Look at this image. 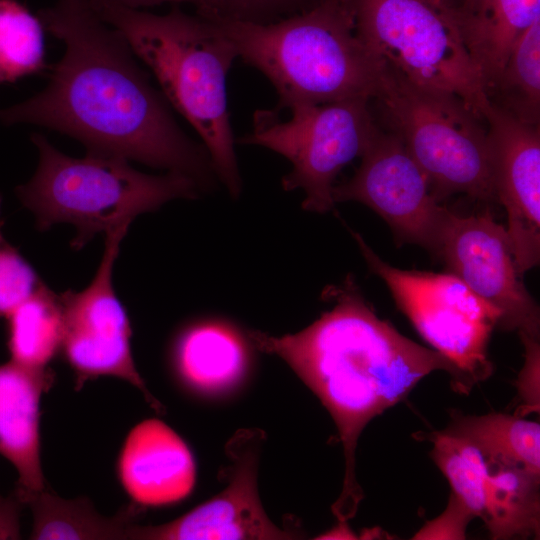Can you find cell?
<instances>
[{
  "label": "cell",
  "mask_w": 540,
  "mask_h": 540,
  "mask_svg": "<svg viewBox=\"0 0 540 540\" xmlns=\"http://www.w3.org/2000/svg\"><path fill=\"white\" fill-rule=\"evenodd\" d=\"M65 51L35 96L0 109L3 124H34L109 154L186 175L202 190L218 179L203 144L187 136L122 34L89 0H55L38 11Z\"/></svg>",
  "instance_id": "6da1fadb"
},
{
  "label": "cell",
  "mask_w": 540,
  "mask_h": 540,
  "mask_svg": "<svg viewBox=\"0 0 540 540\" xmlns=\"http://www.w3.org/2000/svg\"><path fill=\"white\" fill-rule=\"evenodd\" d=\"M333 301L311 325L281 337L252 331L261 351L282 358L315 393L332 416L343 445L342 492L332 506L340 522L353 518L363 498L355 474V452L365 426L405 399L417 383L436 370L458 373L439 352L399 333L380 319L353 277L323 292Z\"/></svg>",
  "instance_id": "7a4b0ae2"
},
{
  "label": "cell",
  "mask_w": 540,
  "mask_h": 540,
  "mask_svg": "<svg viewBox=\"0 0 540 540\" xmlns=\"http://www.w3.org/2000/svg\"><path fill=\"white\" fill-rule=\"evenodd\" d=\"M117 29L133 53L153 73L162 94L196 130L217 178L236 198L241 177L227 106L226 79L236 49L215 22L173 7L164 15L108 0H89Z\"/></svg>",
  "instance_id": "3957f363"
},
{
  "label": "cell",
  "mask_w": 540,
  "mask_h": 540,
  "mask_svg": "<svg viewBox=\"0 0 540 540\" xmlns=\"http://www.w3.org/2000/svg\"><path fill=\"white\" fill-rule=\"evenodd\" d=\"M211 20L234 45L238 58L272 83L278 95L276 111L371 100L379 89L384 65L358 38L346 0H320L271 23Z\"/></svg>",
  "instance_id": "277c9868"
},
{
  "label": "cell",
  "mask_w": 540,
  "mask_h": 540,
  "mask_svg": "<svg viewBox=\"0 0 540 540\" xmlns=\"http://www.w3.org/2000/svg\"><path fill=\"white\" fill-rule=\"evenodd\" d=\"M39 163L33 177L16 189L22 204L35 216L39 230L56 223L73 225L75 249L98 233L130 226L138 215L177 199H193L202 190L192 178L174 172L150 175L129 160L88 152L74 158L57 150L41 134H33Z\"/></svg>",
  "instance_id": "5b68a950"
},
{
  "label": "cell",
  "mask_w": 540,
  "mask_h": 540,
  "mask_svg": "<svg viewBox=\"0 0 540 540\" xmlns=\"http://www.w3.org/2000/svg\"><path fill=\"white\" fill-rule=\"evenodd\" d=\"M370 103L376 123L401 141L437 201L464 194L496 202L487 124L463 99L416 86L384 66Z\"/></svg>",
  "instance_id": "8992f818"
},
{
  "label": "cell",
  "mask_w": 540,
  "mask_h": 540,
  "mask_svg": "<svg viewBox=\"0 0 540 540\" xmlns=\"http://www.w3.org/2000/svg\"><path fill=\"white\" fill-rule=\"evenodd\" d=\"M364 46L410 83L454 94L483 117L479 74L441 0H346ZM484 118V117H483Z\"/></svg>",
  "instance_id": "52a82bcc"
},
{
  "label": "cell",
  "mask_w": 540,
  "mask_h": 540,
  "mask_svg": "<svg viewBox=\"0 0 540 540\" xmlns=\"http://www.w3.org/2000/svg\"><path fill=\"white\" fill-rule=\"evenodd\" d=\"M351 233L367 265L384 281L398 309L421 337L455 367V391L469 393L488 379L493 371L488 346L500 323V311L454 274L396 268L383 261L359 233Z\"/></svg>",
  "instance_id": "ba28073f"
},
{
  "label": "cell",
  "mask_w": 540,
  "mask_h": 540,
  "mask_svg": "<svg viewBox=\"0 0 540 540\" xmlns=\"http://www.w3.org/2000/svg\"><path fill=\"white\" fill-rule=\"evenodd\" d=\"M282 120L274 110H258L253 129L240 142L268 148L285 158L291 171L282 178L286 191L302 189V208L325 213L335 204L334 181L340 171L361 157L378 124L369 99H348L297 106Z\"/></svg>",
  "instance_id": "9c48e42d"
},
{
  "label": "cell",
  "mask_w": 540,
  "mask_h": 540,
  "mask_svg": "<svg viewBox=\"0 0 540 540\" xmlns=\"http://www.w3.org/2000/svg\"><path fill=\"white\" fill-rule=\"evenodd\" d=\"M129 226L106 235L105 249L92 281L80 291L59 294L63 314L61 353L75 376V387L99 377H114L136 387L157 412L163 405L139 374L131 351L132 330L113 286V268Z\"/></svg>",
  "instance_id": "30bf717a"
},
{
  "label": "cell",
  "mask_w": 540,
  "mask_h": 540,
  "mask_svg": "<svg viewBox=\"0 0 540 540\" xmlns=\"http://www.w3.org/2000/svg\"><path fill=\"white\" fill-rule=\"evenodd\" d=\"M333 199L366 205L389 225L399 245L415 244L433 255L449 211L434 198L401 141L379 125L355 174L334 186Z\"/></svg>",
  "instance_id": "8fae6325"
},
{
  "label": "cell",
  "mask_w": 540,
  "mask_h": 540,
  "mask_svg": "<svg viewBox=\"0 0 540 540\" xmlns=\"http://www.w3.org/2000/svg\"><path fill=\"white\" fill-rule=\"evenodd\" d=\"M434 256L500 311V328L539 339V307L522 281L506 228L489 210L468 216L449 210Z\"/></svg>",
  "instance_id": "7c38bea8"
},
{
  "label": "cell",
  "mask_w": 540,
  "mask_h": 540,
  "mask_svg": "<svg viewBox=\"0 0 540 540\" xmlns=\"http://www.w3.org/2000/svg\"><path fill=\"white\" fill-rule=\"evenodd\" d=\"M492 185L507 214V233L519 272L540 261V125L521 123L488 102Z\"/></svg>",
  "instance_id": "4fadbf2b"
},
{
  "label": "cell",
  "mask_w": 540,
  "mask_h": 540,
  "mask_svg": "<svg viewBox=\"0 0 540 540\" xmlns=\"http://www.w3.org/2000/svg\"><path fill=\"white\" fill-rule=\"evenodd\" d=\"M236 446V445H235ZM230 453L235 471L225 490L185 515L158 526L131 524L126 539L133 540H285L295 539L272 523L257 491V454L254 449Z\"/></svg>",
  "instance_id": "5bb4252c"
},
{
  "label": "cell",
  "mask_w": 540,
  "mask_h": 540,
  "mask_svg": "<svg viewBox=\"0 0 540 540\" xmlns=\"http://www.w3.org/2000/svg\"><path fill=\"white\" fill-rule=\"evenodd\" d=\"M118 480L134 504L164 506L193 490L196 467L183 439L158 419H147L127 435L117 459Z\"/></svg>",
  "instance_id": "9a60e30c"
},
{
  "label": "cell",
  "mask_w": 540,
  "mask_h": 540,
  "mask_svg": "<svg viewBox=\"0 0 540 540\" xmlns=\"http://www.w3.org/2000/svg\"><path fill=\"white\" fill-rule=\"evenodd\" d=\"M54 379L48 367L31 369L11 360L0 365V454L17 471L14 494L21 502L47 489L40 459V401Z\"/></svg>",
  "instance_id": "2e32d148"
},
{
  "label": "cell",
  "mask_w": 540,
  "mask_h": 540,
  "mask_svg": "<svg viewBox=\"0 0 540 540\" xmlns=\"http://www.w3.org/2000/svg\"><path fill=\"white\" fill-rule=\"evenodd\" d=\"M170 360L175 377L186 390L209 395L230 389L244 377L249 353L235 328L202 321L179 332Z\"/></svg>",
  "instance_id": "e0dca14e"
},
{
  "label": "cell",
  "mask_w": 540,
  "mask_h": 540,
  "mask_svg": "<svg viewBox=\"0 0 540 540\" xmlns=\"http://www.w3.org/2000/svg\"><path fill=\"white\" fill-rule=\"evenodd\" d=\"M540 19V0H478L456 18L484 94L520 36Z\"/></svg>",
  "instance_id": "ac0fdd59"
},
{
  "label": "cell",
  "mask_w": 540,
  "mask_h": 540,
  "mask_svg": "<svg viewBox=\"0 0 540 540\" xmlns=\"http://www.w3.org/2000/svg\"><path fill=\"white\" fill-rule=\"evenodd\" d=\"M482 451L487 461L482 520L491 538H538L540 475L515 461Z\"/></svg>",
  "instance_id": "d6986e66"
},
{
  "label": "cell",
  "mask_w": 540,
  "mask_h": 540,
  "mask_svg": "<svg viewBox=\"0 0 540 540\" xmlns=\"http://www.w3.org/2000/svg\"><path fill=\"white\" fill-rule=\"evenodd\" d=\"M22 503L33 515V540H119L126 539L134 511L124 509L105 517L88 498L64 499L45 489L27 495Z\"/></svg>",
  "instance_id": "ffe728a7"
},
{
  "label": "cell",
  "mask_w": 540,
  "mask_h": 540,
  "mask_svg": "<svg viewBox=\"0 0 540 540\" xmlns=\"http://www.w3.org/2000/svg\"><path fill=\"white\" fill-rule=\"evenodd\" d=\"M6 318L10 360L31 369L47 368L62 345L59 294L42 284Z\"/></svg>",
  "instance_id": "44dd1931"
},
{
  "label": "cell",
  "mask_w": 540,
  "mask_h": 540,
  "mask_svg": "<svg viewBox=\"0 0 540 540\" xmlns=\"http://www.w3.org/2000/svg\"><path fill=\"white\" fill-rule=\"evenodd\" d=\"M487 102L528 125L540 123V19L517 40L497 79L485 91Z\"/></svg>",
  "instance_id": "7402d4cb"
},
{
  "label": "cell",
  "mask_w": 540,
  "mask_h": 540,
  "mask_svg": "<svg viewBox=\"0 0 540 540\" xmlns=\"http://www.w3.org/2000/svg\"><path fill=\"white\" fill-rule=\"evenodd\" d=\"M485 452L515 461L540 475V425L518 415L490 413L458 417L448 427Z\"/></svg>",
  "instance_id": "603a6c76"
},
{
  "label": "cell",
  "mask_w": 540,
  "mask_h": 540,
  "mask_svg": "<svg viewBox=\"0 0 540 540\" xmlns=\"http://www.w3.org/2000/svg\"><path fill=\"white\" fill-rule=\"evenodd\" d=\"M431 457L447 478L455 497L473 517L485 512L487 461L484 452L469 437L448 427L433 433Z\"/></svg>",
  "instance_id": "cb8c5ba5"
},
{
  "label": "cell",
  "mask_w": 540,
  "mask_h": 540,
  "mask_svg": "<svg viewBox=\"0 0 540 540\" xmlns=\"http://www.w3.org/2000/svg\"><path fill=\"white\" fill-rule=\"evenodd\" d=\"M44 27L16 0H0V84L44 67Z\"/></svg>",
  "instance_id": "d4e9b609"
},
{
  "label": "cell",
  "mask_w": 540,
  "mask_h": 540,
  "mask_svg": "<svg viewBox=\"0 0 540 540\" xmlns=\"http://www.w3.org/2000/svg\"><path fill=\"white\" fill-rule=\"evenodd\" d=\"M0 218V317H7L43 284L32 266L4 239Z\"/></svg>",
  "instance_id": "484cf974"
},
{
  "label": "cell",
  "mask_w": 540,
  "mask_h": 540,
  "mask_svg": "<svg viewBox=\"0 0 540 540\" xmlns=\"http://www.w3.org/2000/svg\"><path fill=\"white\" fill-rule=\"evenodd\" d=\"M320 0H220V16L253 23H271L313 7Z\"/></svg>",
  "instance_id": "4316f807"
},
{
  "label": "cell",
  "mask_w": 540,
  "mask_h": 540,
  "mask_svg": "<svg viewBox=\"0 0 540 540\" xmlns=\"http://www.w3.org/2000/svg\"><path fill=\"white\" fill-rule=\"evenodd\" d=\"M525 349V362L517 380L518 393L522 400L516 415L539 412V339L520 337Z\"/></svg>",
  "instance_id": "83f0119b"
},
{
  "label": "cell",
  "mask_w": 540,
  "mask_h": 540,
  "mask_svg": "<svg viewBox=\"0 0 540 540\" xmlns=\"http://www.w3.org/2000/svg\"><path fill=\"white\" fill-rule=\"evenodd\" d=\"M473 518L471 513L450 495L445 511L428 521L413 539H465L467 525Z\"/></svg>",
  "instance_id": "f1b7e54d"
},
{
  "label": "cell",
  "mask_w": 540,
  "mask_h": 540,
  "mask_svg": "<svg viewBox=\"0 0 540 540\" xmlns=\"http://www.w3.org/2000/svg\"><path fill=\"white\" fill-rule=\"evenodd\" d=\"M23 503L14 494L0 496V540L20 539V512Z\"/></svg>",
  "instance_id": "f546056e"
},
{
  "label": "cell",
  "mask_w": 540,
  "mask_h": 540,
  "mask_svg": "<svg viewBox=\"0 0 540 540\" xmlns=\"http://www.w3.org/2000/svg\"><path fill=\"white\" fill-rule=\"evenodd\" d=\"M117 4L140 9L152 7L165 3L170 4H190L196 9V14L205 18H218L220 16V0H108Z\"/></svg>",
  "instance_id": "4dcf8cb0"
},
{
  "label": "cell",
  "mask_w": 540,
  "mask_h": 540,
  "mask_svg": "<svg viewBox=\"0 0 540 540\" xmlns=\"http://www.w3.org/2000/svg\"><path fill=\"white\" fill-rule=\"evenodd\" d=\"M455 15L459 17L468 12L478 0H441Z\"/></svg>",
  "instance_id": "1f68e13d"
},
{
  "label": "cell",
  "mask_w": 540,
  "mask_h": 540,
  "mask_svg": "<svg viewBox=\"0 0 540 540\" xmlns=\"http://www.w3.org/2000/svg\"><path fill=\"white\" fill-rule=\"evenodd\" d=\"M355 535L350 531V529L348 528L346 522H339V525L337 526V528L331 530L330 532L322 535V537L320 538H325V539H355L356 537H354Z\"/></svg>",
  "instance_id": "d6a6232c"
},
{
  "label": "cell",
  "mask_w": 540,
  "mask_h": 540,
  "mask_svg": "<svg viewBox=\"0 0 540 540\" xmlns=\"http://www.w3.org/2000/svg\"><path fill=\"white\" fill-rule=\"evenodd\" d=\"M0 213H1V199H0Z\"/></svg>",
  "instance_id": "836d02e7"
},
{
  "label": "cell",
  "mask_w": 540,
  "mask_h": 540,
  "mask_svg": "<svg viewBox=\"0 0 540 540\" xmlns=\"http://www.w3.org/2000/svg\"><path fill=\"white\" fill-rule=\"evenodd\" d=\"M1 496V495H0Z\"/></svg>",
  "instance_id": "e575fe53"
}]
</instances>
